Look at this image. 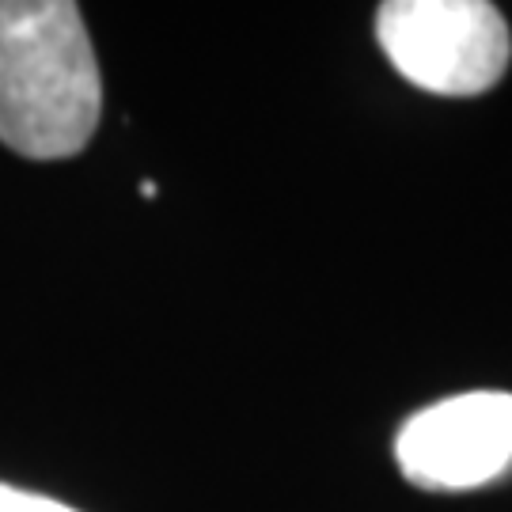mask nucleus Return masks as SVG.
<instances>
[{
  "label": "nucleus",
  "mask_w": 512,
  "mask_h": 512,
  "mask_svg": "<svg viewBox=\"0 0 512 512\" xmlns=\"http://www.w3.org/2000/svg\"><path fill=\"white\" fill-rule=\"evenodd\" d=\"M103 114V76L80 8L0 0V141L27 160H69Z\"/></svg>",
  "instance_id": "nucleus-1"
},
{
  "label": "nucleus",
  "mask_w": 512,
  "mask_h": 512,
  "mask_svg": "<svg viewBox=\"0 0 512 512\" xmlns=\"http://www.w3.org/2000/svg\"><path fill=\"white\" fill-rule=\"evenodd\" d=\"M376 38L410 84L437 95L490 92L512 57L509 23L486 0H387Z\"/></svg>",
  "instance_id": "nucleus-2"
},
{
  "label": "nucleus",
  "mask_w": 512,
  "mask_h": 512,
  "mask_svg": "<svg viewBox=\"0 0 512 512\" xmlns=\"http://www.w3.org/2000/svg\"><path fill=\"white\" fill-rule=\"evenodd\" d=\"M403 475L425 490H467L512 463V395L471 391L425 406L395 440Z\"/></svg>",
  "instance_id": "nucleus-3"
},
{
  "label": "nucleus",
  "mask_w": 512,
  "mask_h": 512,
  "mask_svg": "<svg viewBox=\"0 0 512 512\" xmlns=\"http://www.w3.org/2000/svg\"><path fill=\"white\" fill-rule=\"evenodd\" d=\"M0 512H76V509L61 505L54 497L27 494V490H16V486L0 482Z\"/></svg>",
  "instance_id": "nucleus-4"
}]
</instances>
